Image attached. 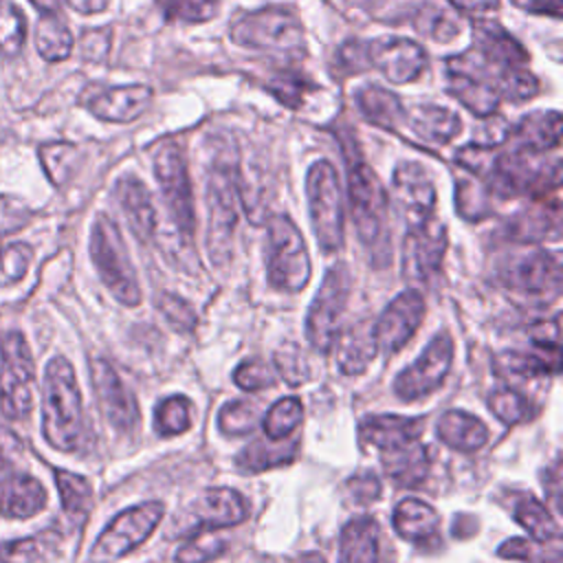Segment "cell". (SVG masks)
<instances>
[{
  "mask_svg": "<svg viewBox=\"0 0 563 563\" xmlns=\"http://www.w3.org/2000/svg\"><path fill=\"white\" fill-rule=\"evenodd\" d=\"M339 563H380V530L372 517H354L343 526Z\"/></svg>",
  "mask_w": 563,
  "mask_h": 563,
  "instance_id": "cell-29",
  "label": "cell"
},
{
  "mask_svg": "<svg viewBox=\"0 0 563 563\" xmlns=\"http://www.w3.org/2000/svg\"><path fill=\"white\" fill-rule=\"evenodd\" d=\"M31 218V211L26 205H22L18 198L0 194V238L20 231Z\"/></svg>",
  "mask_w": 563,
  "mask_h": 563,
  "instance_id": "cell-52",
  "label": "cell"
},
{
  "mask_svg": "<svg viewBox=\"0 0 563 563\" xmlns=\"http://www.w3.org/2000/svg\"><path fill=\"white\" fill-rule=\"evenodd\" d=\"M29 262H31V249L22 242L11 244L0 253V273L4 275V279L15 282L26 273Z\"/></svg>",
  "mask_w": 563,
  "mask_h": 563,
  "instance_id": "cell-53",
  "label": "cell"
},
{
  "mask_svg": "<svg viewBox=\"0 0 563 563\" xmlns=\"http://www.w3.org/2000/svg\"><path fill=\"white\" fill-rule=\"evenodd\" d=\"M508 139L515 143V150L543 154L548 150H556L561 143V112L559 110H541L523 117L515 130H510Z\"/></svg>",
  "mask_w": 563,
  "mask_h": 563,
  "instance_id": "cell-28",
  "label": "cell"
},
{
  "mask_svg": "<svg viewBox=\"0 0 563 563\" xmlns=\"http://www.w3.org/2000/svg\"><path fill=\"white\" fill-rule=\"evenodd\" d=\"M446 2L468 13H488L499 7V0H446Z\"/></svg>",
  "mask_w": 563,
  "mask_h": 563,
  "instance_id": "cell-61",
  "label": "cell"
},
{
  "mask_svg": "<svg viewBox=\"0 0 563 563\" xmlns=\"http://www.w3.org/2000/svg\"><path fill=\"white\" fill-rule=\"evenodd\" d=\"M299 422H301V402L295 396H286L268 407L262 420V429L268 440H286Z\"/></svg>",
  "mask_w": 563,
  "mask_h": 563,
  "instance_id": "cell-39",
  "label": "cell"
},
{
  "mask_svg": "<svg viewBox=\"0 0 563 563\" xmlns=\"http://www.w3.org/2000/svg\"><path fill=\"white\" fill-rule=\"evenodd\" d=\"M499 70L493 68L475 48L446 59V90L466 110L484 119L497 112L501 101L497 90Z\"/></svg>",
  "mask_w": 563,
  "mask_h": 563,
  "instance_id": "cell-7",
  "label": "cell"
},
{
  "mask_svg": "<svg viewBox=\"0 0 563 563\" xmlns=\"http://www.w3.org/2000/svg\"><path fill=\"white\" fill-rule=\"evenodd\" d=\"M154 176L161 187L165 207L183 235V240H191L196 231V213H194V191L189 180V169L183 150L174 141H165L154 154Z\"/></svg>",
  "mask_w": 563,
  "mask_h": 563,
  "instance_id": "cell-8",
  "label": "cell"
},
{
  "mask_svg": "<svg viewBox=\"0 0 563 563\" xmlns=\"http://www.w3.org/2000/svg\"><path fill=\"white\" fill-rule=\"evenodd\" d=\"M497 90L501 99L508 101H528L539 95V81L537 77L528 70V66L519 68H508L501 70L497 77Z\"/></svg>",
  "mask_w": 563,
  "mask_h": 563,
  "instance_id": "cell-44",
  "label": "cell"
},
{
  "mask_svg": "<svg viewBox=\"0 0 563 563\" xmlns=\"http://www.w3.org/2000/svg\"><path fill=\"white\" fill-rule=\"evenodd\" d=\"M446 251V229L440 220L429 218L409 227L402 240V273L413 282H429L442 264Z\"/></svg>",
  "mask_w": 563,
  "mask_h": 563,
  "instance_id": "cell-15",
  "label": "cell"
},
{
  "mask_svg": "<svg viewBox=\"0 0 563 563\" xmlns=\"http://www.w3.org/2000/svg\"><path fill=\"white\" fill-rule=\"evenodd\" d=\"M0 354V413L9 420H20L33 409L35 365L20 332L4 334Z\"/></svg>",
  "mask_w": 563,
  "mask_h": 563,
  "instance_id": "cell-9",
  "label": "cell"
},
{
  "mask_svg": "<svg viewBox=\"0 0 563 563\" xmlns=\"http://www.w3.org/2000/svg\"><path fill=\"white\" fill-rule=\"evenodd\" d=\"M512 288L530 292L556 297L561 290V264L554 253L537 251L523 260H519L508 275Z\"/></svg>",
  "mask_w": 563,
  "mask_h": 563,
  "instance_id": "cell-23",
  "label": "cell"
},
{
  "mask_svg": "<svg viewBox=\"0 0 563 563\" xmlns=\"http://www.w3.org/2000/svg\"><path fill=\"white\" fill-rule=\"evenodd\" d=\"M42 433L57 451H75L84 435V405L73 365L64 356L48 361L42 385Z\"/></svg>",
  "mask_w": 563,
  "mask_h": 563,
  "instance_id": "cell-1",
  "label": "cell"
},
{
  "mask_svg": "<svg viewBox=\"0 0 563 563\" xmlns=\"http://www.w3.org/2000/svg\"><path fill=\"white\" fill-rule=\"evenodd\" d=\"M53 475L64 512L75 521H84L92 508V488L88 479L64 468H55Z\"/></svg>",
  "mask_w": 563,
  "mask_h": 563,
  "instance_id": "cell-35",
  "label": "cell"
},
{
  "mask_svg": "<svg viewBox=\"0 0 563 563\" xmlns=\"http://www.w3.org/2000/svg\"><path fill=\"white\" fill-rule=\"evenodd\" d=\"M339 62L343 64V68L347 73H363L365 68H369V57H367V44L358 42V40H350L345 42L339 51H336Z\"/></svg>",
  "mask_w": 563,
  "mask_h": 563,
  "instance_id": "cell-54",
  "label": "cell"
},
{
  "mask_svg": "<svg viewBox=\"0 0 563 563\" xmlns=\"http://www.w3.org/2000/svg\"><path fill=\"white\" fill-rule=\"evenodd\" d=\"M31 4L42 13H59L64 0H31Z\"/></svg>",
  "mask_w": 563,
  "mask_h": 563,
  "instance_id": "cell-63",
  "label": "cell"
},
{
  "mask_svg": "<svg viewBox=\"0 0 563 563\" xmlns=\"http://www.w3.org/2000/svg\"><path fill=\"white\" fill-rule=\"evenodd\" d=\"M220 0H167L165 18L185 22V24H202L218 15Z\"/></svg>",
  "mask_w": 563,
  "mask_h": 563,
  "instance_id": "cell-45",
  "label": "cell"
},
{
  "mask_svg": "<svg viewBox=\"0 0 563 563\" xmlns=\"http://www.w3.org/2000/svg\"><path fill=\"white\" fill-rule=\"evenodd\" d=\"M473 48L499 73L528 66V51L508 31L490 20H477L473 24Z\"/></svg>",
  "mask_w": 563,
  "mask_h": 563,
  "instance_id": "cell-22",
  "label": "cell"
},
{
  "mask_svg": "<svg viewBox=\"0 0 563 563\" xmlns=\"http://www.w3.org/2000/svg\"><path fill=\"white\" fill-rule=\"evenodd\" d=\"M152 101V88L143 84H130V86H114L106 88L88 99V110L110 123H130L139 119Z\"/></svg>",
  "mask_w": 563,
  "mask_h": 563,
  "instance_id": "cell-21",
  "label": "cell"
},
{
  "mask_svg": "<svg viewBox=\"0 0 563 563\" xmlns=\"http://www.w3.org/2000/svg\"><path fill=\"white\" fill-rule=\"evenodd\" d=\"M266 273L277 290H303L310 279L306 242L288 216H273L266 224Z\"/></svg>",
  "mask_w": 563,
  "mask_h": 563,
  "instance_id": "cell-6",
  "label": "cell"
},
{
  "mask_svg": "<svg viewBox=\"0 0 563 563\" xmlns=\"http://www.w3.org/2000/svg\"><path fill=\"white\" fill-rule=\"evenodd\" d=\"M367 44L369 66L378 68L391 84L416 81L427 68V51L402 35H383Z\"/></svg>",
  "mask_w": 563,
  "mask_h": 563,
  "instance_id": "cell-14",
  "label": "cell"
},
{
  "mask_svg": "<svg viewBox=\"0 0 563 563\" xmlns=\"http://www.w3.org/2000/svg\"><path fill=\"white\" fill-rule=\"evenodd\" d=\"M90 378L106 420L117 431H132L139 422V407L114 367L106 358H95L90 363Z\"/></svg>",
  "mask_w": 563,
  "mask_h": 563,
  "instance_id": "cell-18",
  "label": "cell"
},
{
  "mask_svg": "<svg viewBox=\"0 0 563 563\" xmlns=\"http://www.w3.org/2000/svg\"><path fill=\"white\" fill-rule=\"evenodd\" d=\"M154 427L161 435H176L191 427V402L185 396H169L156 405Z\"/></svg>",
  "mask_w": 563,
  "mask_h": 563,
  "instance_id": "cell-42",
  "label": "cell"
},
{
  "mask_svg": "<svg viewBox=\"0 0 563 563\" xmlns=\"http://www.w3.org/2000/svg\"><path fill=\"white\" fill-rule=\"evenodd\" d=\"M424 429V420L420 416L407 418V416H369L361 422L358 435L363 446H372L378 451V455L400 451L413 442H420Z\"/></svg>",
  "mask_w": 563,
  "mask_h": 563,
  "instance_id": "cell-20",
  "label": "cell"
},
{
  "mask_svg": "<svg viewBox=\"0 0 563 563\" xmlns=\"http://www.w3.org/2000/svg\"><path fill=\"white\" fill-rule=\"evenodd\" d=\"M499 367L517 376H543L559 372V347L545 352H506L499 361Z\"/></svg>",
  "mask_w": 563,
  "mask_h": 563,
  "instance_id": "cell-37",
  "label": "cell"
},
{
  "mask_svg": "<svg viewBox=\"0 0 563 563\" xmlns=\"http://www.w3.org/2000/svg\"><path fill=\"white\" fill-rule=\"evenodd\" d=\"M20 440L0 424V471L9 468L20 453Z\"/></svg>",
  "mask_w": 563,
  "mask_h": 563,
  "instance_id": "cell-58",
  "label": "cell"
},
{
  "mask_svg": "<svg viewBox=\"0 0 563 563\" xmlns=\"http://www.w3.org/2000/svg\"><path fill=\"white\" fill-rule=\"evenodd\" d=\"M165 506L161 501H145L119 512L99 534L90 550L92 563H110L141 545L163 519Z\"/></svg>",
  "mask_w": 563,
  "mask_h": 563,
  "instance_id": "cell-11",
  "label": "cell"
},
{
  "mask_svg": "<svg viewBox=\"0 0 563 563\" xmlns=\"http://www.w3.org/2000/svg\"><path fill=\"white\" fill-rule=\"evenodd\" d=\"M37 543L35 539H20L4 543L0 548V561L2 563H33L37 559Z\"/></svg>",
  "mask_w": 563,
  "mask_h": 563,
  "instance_id": "cell-55",
  "label": "cell"
},
{
  "mask_svg": "<svg viewBox=\"0 0 563 563\" xmlns=\"http://www.w3.org/2000/svg\"><path fill=\"white\" fill-rule=\"evenodd\" d=\"M515 519L528 530L534 541H550L559 537V523L550 510L534 497H523L515 504Z\"/></svg>",
  "mask_w": 563,
  "mask_h": 563,
  "instance_id": "cell-38",
  "label": "cell"
},
{
  "mask_svg": "<svg viewBox=\"0 0 563 563\" xmlns=\"http://www.w3.org/2000/svg\"><path fill=\"white\" fill-rule=\"evenodd\" d=\"M486 196H488V189L486 187H479L477 183H466L462 180L457 187H455V205H457V211L471 220H479L488 213V205H486Z\"/></svg>",
  "mask_w": 563,
  "mask_h": 563,
  "instance_id": "cell-50",
  "label": "cell"
},
{
  "mask_svg": "<svg viewBox=\"0 0 563 563\" xmlns=\"http://www.w3.org/2000/svg\"><path fill=\"white\" fill-rule=\"evenodd\" d=\"M156 306L163 312V317L180 332H191L196 328V312L194 308L178 295L161 292L156 297Z\"/></svg>",
  "mask_w": 563,
  "mask_h": 563,
  "instance_id": "cell-49",
  "label": "cell"
},
{
  "mask_svg": "<svg viewBox=\"0 0 563 563\" xmlns=\"http://www.w3.org/2000/svg\"><path fill=\"white\" fill-rule=\"evenodd\" d=\"M37 154H40V161H42V167H44L48 180L57 187L64 185L79 165V147L73 143H66V141L44 143V145H40Z\"/></svg>",
  "mask_w": 563,
  "mask_h": 563,
  "instance_id": "cell-36",
  "label": "cell"
},
{
  "mask_svg": "<svg viewBox=\"0 0 563 563\" xmlns=\"http://www.w3.org/2000/svg\"><path fill=\"white\" fill-rule=\"evenodd\" d=\"M488 405L493 413L506 424H517L530 416V402L521 394L508 387L495 389L488 398Z\"/></svg>",
  "mask_w": 563,
  "mask_h": 563,
  "instance_id": "cell-46",
  "label": "cell"
},
{
  "mask_svg": "<svg viewBox=\"0 0 563 563\" xmlns=\"http://www.w3.org/2000/svg\"><path fill=\"white\" fill-rule=\"evenodd\" d=\"M246 501L233 488H209L191 506V519L187 530L194 534L198 530H222L246 519Z\"/></svg>",
  "mask_w": 563,
  "mask_h": 563,
  "instance_id": "cell-19",
  "label": "cell"
},
{
  "mask_svg": "<svg viewBox=\"0 0 563 563\" xmlns=\"http://www.w3.org/2000/svg\"><path fill=\"white\" fill-rule=\"evenodd\" d=\"M334 345H336L334 354H336L339 369L347 376L363 374L378 352L374 323L367 319L350 323L347 328L339 330Z\"/></svg>",
  "mask_w": 563,
  "mask_h": 563,
  "instance_id": "cell-24",
  "label": "cell"
},
{
  "mask_svg": "<svg viewBox=\"0 0 563 563\" xmlns=\"http://www.w3.org/2000/svg\"><path fill=\"white\" fill-rule=\"evenodd\" d=\"M292 449H295V444L273 446L264 440H255L238 455V464L244 471H262V468H268V466L292 460Z\"/></svg>",
  "mask_w": 563,
  "mask_h": 563,
  "instance_id": "cell-43",
  "label": "cell"
},
{
  "mask_svg": "<svg viewBox=\"0 0 563 563\" xmlns=\"http://www.w3.org/2000/svg\"><path fill=\"white\" fill-rule=\"evenodd\" d=\"M409 22L433 42H451L462 31V20L455 13V9L449 2L442 0H424L420 2L411 15Z\"/></svg>",
  "mask_w": 563,
  "mask_h": 563,
  "instance_id": "cell-33",
  "label": "cell"
},
{
  "mask_svg": "<svg viewBox=\"0 0 563 563\" xmlns=\"http://www.w3.org/2000/svg\"><path fill=\"white\" fill-rule=\"evenodd\" d=\"M497 554L501 559H515V561H526L532 556V543L528 539H521V537H515V539H508L499 545Z\"/></svg>",
  "mask_w": 563,
  "mask_h": 563,
  "instance_id": "cell-59",
  "label": "cell"
},
{
  "mask_svg": "<svg viewBox=\"0 0 563 563\" xmlns=\"http://www.w3.org/2000/svg\"><path fill=\"white\" fill-rule=\"evenodd\" d=\"M90 257L106 288L123 306L136 308L141 303V288L136 282V273L119 227L106 213H99L92 222Z\"/></svg>",
  "mask_w": 563,
  "mask_h": 563,
  "instance_id": "cell-4",
  "label": "cell"
},
{
  "mask_svg": "<svg viewBox=\"0 0 563 563\" xmlns=\"http://www.w3.org/2000/svg\"><path fill=\"white\" fill-rule=\"evenodd\" d=\"M233 380L244 391H260L264 387H271L275 383L273 369L262 361H244L235 372Z\"/></svg>",
  "mask_w": 563,
  "mask_h": 563,
  "instance_id": "cell-51",
  "label": "cell"
},
{
  "mask_svg": "<svg viewBox=\"0 0 563 563\" xmlns=\"http://www.w3.org/2000/svg\"><path fill=\"white\" fill-rule=\"evenodd\" d=\"M310 88L312 84L297 73H277L268 81V92H273L288 108H297Z\"/></svg>",
  "mask_w": 563,
  "mask_h": 563,
  "instance_id": "cell-48",
  "label": "cell"
},
{
  "mask_svg": "<svg viewBox=\"0 0 563 563\" xmlns=\"http://www.w3.org/2000/svg\"><path fill=\"white\" fill-rule=\"evenodd\" d=\"M26 42V18L11 2L0 0V53L15 57Z\"/></svg>",
  "mask_w": 563,
  "mask_h": 563,
  "instance_id": "cell-41",
  "label": "cell"
},
{
  "mask_svg": "<svg viewBox=\"0 0 563 563\" xmlns=\"http://www.w3.org/2000/svg\"><path fill=\"white\" fill-rule=\"evenodd\" d=\"M73 33L59 13H42L35 26V46L46 62H62L73 51Z\"/></svg>",
  "mask_w": 563,
  "mask_h": 563,
  "instance_id": "cell-34",
  "label": "cell"
},
{
  "mask_svg": "<svg viewBox=\"0 0 563 563\" xmlns=\"http://www.w3.org/2000/svg\"><path fill=\"white\" fill-rule=\"evenodd\" d=\"M453 339L449 332L435 334L424 352L411 363L407 369H402L394 380V391L402 400H418L429 394H433L442 380L446 378L453 361Z\"/></svg>",
  "mask_w": 563,
  "mask_h": 563,
  "instance_id": "cell-13",
  "label": "cell"
},
{
  "mask_svg": "<svg viewBox=\"0 0 563 563\" xmlns=\"http://www.w3.org/2000/svg\"><path fill=\"white\" fill-rule=\"evenodd\" d=\"M391 189L407 227H416L433 218L438 194L429 172L420 163L400 161L391 176Z\"/></svg>",
  "mask_w": 563,
  "mask_h": 563,
  "instance_id": "cell-16",
  "label": "cell"
},
{
  "mask_svg": "<svg viewBox=\"0 0 563 563\" xmlns=\"http://www.w3.org/2000/svg\"><path fill=\"white\" fill-rule=\"evenodd\" d=\"M218 427L229 435L251 433L255 427V409L246 400H231L218 413Z\"/></svg>",
  "mask_w": 563,
  "mask_h": 563,
  "instance_id": "cell-47",
  "label": "cell"
},
{
  "mask_svg": "<svg viewBox=\"0 0 563 563\" xmlns=\"http://www.w3.org/2000/svg\"><path fill=\"white\" fill-rule=\"evenodd\" d=\"M422 317L424 299L418 290L409 288L396 295L374 323L378 350H383L385 354H396L416 334L418 325L422 323Z\"/></svg>",
  "mask_w": 563,
  "mask_h": 563,
  "instance_id": "cell-17",
  "label": "cell"
},
{
  "mask_svg": "<svg viewBox=\"0 0 563 563\" xmlns=\"http://www.w3.org/2000/svg\"><path fill=\"white\" fill-rule=\"evenodd\" d=\"M238 172L231 167H216L207 185V246L216 266H222L231 257V242L238 227Z\"/></svg>",
  "mask_w": 563,
  "mask_h": 563,
  "instance_id": "cell-10",
  "label": "cell"
},
{
  "mask_svg": "<svg viewBox=\"0 0 563 563\" xmlns=\"http://www.w3.org/2000/svg\"><path fill=\"white\" fill-rule=\"evenodd\" d=\"M416 139L422 143L444 145L451 139H455L462 130L460 117L442 106L435 103H422L413 106L411 110H405V123Z\"/></svg>",
  "mask_w": 563,
  "mask_h": 563,
  "instance_id": "cell-27",
  "label": "cell"
},
{
  "mask_svg": "<svg viewBox=\"0 0 563 563\" xmlns=\"http://www.w3.org/2000/svg\"><path fill=\"white\" fill-rule=\"evenodd\" d=\"M233 44L251 51H268L286 57L306 53V35L301 22L286 9L268 7L240 15L229 31Z\"/></svg>",
  "mask_w": 563,
  "mask_h": 563,
  "instance_id": "cell-3",
  "label": "cell"
},
{
  "mask_svg": "<svg viewBox=\"0 0 563 563\" xmlns=\"http://www.w3.org/2000/svg\"><path fill=\"white\" fill-rule=\"evenodd\" d=\"M114 196L121 205V211H123L132 233L141 242H147L156 231V209H154L152 196H150L147 187L143 185V180H139L132 174L121 176L114 185Z\"/></svg>",
  "mask_w": 563,
  "mask_h": 563,
  "instance_id": "cell-25",
  "label": "cell"
},
{
  "mask_svg": "<svg viewBox=\"0 0 563 563\" xmlns=\"http://www.w3.org/2000/svg\"><path fill=\"white\" fill-rule=\"evenodd\" d=\"M46 506V490L33 475L11 473L0 479V515L29 519Z\"/></svg>",
  "mask_w": 563,
  "mask_h": 563,
  "instance_id": "cell-26",
  "label": "cell"
},
{
  "mask_svg": "<svg viewBox=\"0 0 563 563\" xmlns=\"http://www.w3.org/2000/svg\"><path fill=\"white\" fill-rule=\"evenodd\" d=\"M64 2L79 13H97L108 7V0H64Z\"/></svg>",
  "mask_w": 563,
  "mask_h": 563,
  "instance_id": "cell-62",
  "label": "cell"
},
{
  "mask_svg": "<svg viewBox=\"0 0 563 563\" xmlns=\"http://www.w3.org/2000/svg\"><path fill=\"white\" fill-rule=\"evenodd\" d=\"M350 488L363 501L374 499L380 493V484H378V479L372 473H365V475H358V477L350 479Z\"/></svg>",
  "mask_w": 563,
  "mask_h": 563,
  "instance_id": "cell-60",
  "label": "cell"
},
{
  "mask_svg": "<svg viewBox=\"0 0 563 563\" xmlns=\"http://www.w3.org/2000/svg\"><path fill=\"white\" fill-rule=\"evenodd\" d=\"M438 438L455 451H477L488 442V427L466 411H446L438 420Z\"/></svg>",
  "mask_w": 563,
  "mask_h": 563,
  "instance_id": "cell-32",
  "label": "cell"
},
{
  "mask_svg": "<svg viewBox=\"0 0 563 563\" xmlns=\"http://www.w3.org/2000/svg\"><path fill=\"white\" fill-rule=\"evenodd\" d=\"M306 198L314 238L325 253H336L345 238V209L339 174L330 161H317L306 176Z\"/></svg>",
  "mask_w": 563,
  "mask_h": 563,
  "instance_id": "cell-5",
  "label": "cell"
},
{
  "mask_svg": "<svg viewBox=\"0 0 563 563\" xmlns=\"http://www.w3.org/2000/svg\"><path fill=\"white\" fill-rule=\"evenodd\" d=\"M108 46H110V33L106 29L86 31L84 37H81V51L90 59L103 57L108 53Z\"/></svg>",
  "mask_w": 563,
  "mask_h": 563,
  "instance_id": "cell-56",
  "label": "cell"
},
{
  "mask_svg": "<svg viewBox=\"0 0 563 563\" xmlns=\"http://www.w3.org/2000/svg\"><path fill=\"white\" fill-rule=\"evenodd\" d=\"M515 7L534 13V15H550L561 18V0H510Z\"/></svg>",
  "mask_w": 563,
  "mask_h": 563,
  "instance_id": "cell-57",
  "label": "cell"
},
{
  "mask_svg": "<svg viewBox=\"0 0 563 563\" xmlns=\"http://www.w3.org/2000/svg\"><path fill=\"white\" fill-rule=\"evenodd\" d=\"M229 548V539L220 530H198L176 552V563H207Z\"/></svg>",
  "mask_w": 563,
  "mask_h": 563,
  "instance_id": "cell-40",
  "label": "cell"
},
{
  "mask_svg": "<svg viewBox=\"0 0 563 563\" xmlns=\"http://www.w3.org/2000/svg\"><path fill=\"white\" fill-rule=\"evenodd\" d=\"M354 101H356L361 117L376 128L396 132L405 123L402 101L398 99L396 92H391L378 84L358 88L354 95Z\"/></svg>",
  "mask_w": 563,
  "mask_h": 563,
  "instance_id": "cell-31",
  "label": "cell"
},
{
  "mask_svg": "<svg viewBox=\"0 0 563 563\" xmlns=\"http://www.w3.org/2000/svg\"><path fill=\"white\" fill-rule=\"evenodd\" d=\"M391 521L396 532L416 545H429L440 537V517L435 508L413 497L402 499L396 506Z\"/></svg>",
  "mask_w": 563,
  "mask_h": 563,
  "instance_id": "cell-30",
  "label": "cell"
},
{
  "mask_svg": "<svg viewBox=\"0 0 563 563\" xmlns=\"http://www.w3.org/2000/svg\"><path fill=\"white\" fill-rule=\"evenodd\" d=\"M347 297H350L347 268L343 264L332 266L325 273V277L310 303V310L306 314V339L317 352H321V354L330 352V347L341 330L339 323L345 312Z\"/></svg>",
  "mask_w": 563,
  "mask_h": 563,
  "instance_id": "cell-12",
  "label": "cell"
},
{
  "mask_svg": "<svg viewBox=\"0 0 563 563\" xmlns=\"http://www.w3.org/2000/svg\"><path fill=\"white\" fill-rule=\"evenodd\" d=\"M347 198L352 222L363 246L374 255H387L389 260V198L376 172L361 158L347 163Z\"/></svg>",
  "mask_w": 563,
  "mask_h": 563,
  "instance_id": "cell-2",
  "label": "cell"
},
{
  "mask_svg": "<svg viewBox=\"0 0 563 563\" xmlns=\"http://www.w3.org/2000/svg\"><path fill=\"white\" fill-rule=\"evenodd\" d=\"M299 563H325V559L319 554V552H306Z\"/></svg>",
  "mask_w": 563,
  "mask_h": 563,
  "instance_id": "cell-64",
  "label": "cell"
}]
</instances>
